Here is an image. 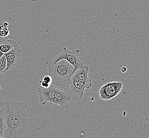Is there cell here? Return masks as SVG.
<instances>
[{"label": "cell", "instance_id": "obj_1", "mask_svg": "<svg viewBox=\"0 0 149 138\" xmlns=\"http://www.w3.org/2000/svg\"><path fill=\"white\" fill-rule=\"evenodd\" d=\"M35 109L22 101L4 104V138H17L25 131L27 122L35 114Z\"/></svg>", "mask_w": 149, "mask_h": 138}, {"label": "cell", "instance_id": "obj_2", "mask_svg": "<svg viewBox=\"0 0 149 138\" xmlns=\"http://www.w3.org/2000/svg\"><path fill=\"white\" fill-rule=\"evenodd\" d=\"M48 75L52 78L51 84L55 87H68L70 84V78L74 72V67L67 61H59L54 63L53 61L46 62Z\"/></svg>", "mask_w": 149, "mask_h": 138}, {"label": "cell", "instance_id": "obj_3", "mask_svg": "<svg viewBox=\"0 0 149 138\" xmlns=\"http://www.w3.org/2000/svg\"><path fill=\"white\" fill-rule=\"evenodd\" d=\"M79 49L70 51L65 47L63 52L60 54L57 55L54 59V62L56 63L61 60H66L74 67V71L82 67L83 64L79 58Z\"/></svg>", "mask_w": 149, "mask_h": 138}, {"label": "cell", "instance_id": "obj_4", "mask_svg": "<svg viewBox=\"0 0 149 138\" xmlns=\"http://www.w3.org/2000/svg\"><path fill=\"white\" fill-rule=\"evenodd\" d=\"M123 84L120 81H111L105 84L99 90L100 98L109 101L121 92Z\"/></svg>", "mask_w": 149, "mask_h": 138}, {"label": "cell", "instance_id": "obj_5", "mask_svg": "<svg viewBox=\"0 0 149 138\" xmlns=\"http://www.w3.org/2000/svg\"><path fill=\"white\" fill-rule=\"evenodd\" d=\"M4 55L6 56V68L4 72L20 67L21 65V49L17 44L13 49L4 54Z\"/></svg>", "mask_w": 149, "mask_h": 138}, {"label": "cell", "instance_id": "obj_6", "mask_svg": "<svg viewBox=\"0 0 149 138\" xmlns=\"http://www.w3.org/2000/svg\"><path fill=\"white\" fill-rule=\"evenodd\" d=\"M89 66L83 64L82 67L75 70L72 74L70 81H78L86 84L90 88L92 86V81L89 78Z\"/></svg>", "mask_w": 149, "mask_h": 138}, {"label": "cell", "instance_id": "obj_7", "mask_svg": "<svg viewBox=\"0 0 149 138\" xmlns=\"http://www.w3.org/2000/svg\"><path fill=\"white\" fill-rule=\"evenodd\" d=\"M56 88V87L52 84L48 88H44L42 87L38 88V96L41 105H45L47 103H49L51 104H53Z\"/></svg>", "mask_w": 149, "mask_h": 138}, {"label": "cell", "instance_id": "obj_8", "mask_svg": "<svg viewBox=\"0 0 149 138\" xmlns=\"http://www.w3.org/2000/svg\"><path fill=\"white\" fill-rule=\"evenodd\" d=\"M71 97L69 94L63 90L57 87L52 105H58L61 109H67L69 108V101Z\"/></svg>", "mask_w": 149, "mask_h": 138}, {"label": "cell", "instance_id": "obj_9", "mask_svg": "<svg viewBox=\"0 0 149 138\" xmlns=\"http://www.w3.org/2000/svg\"><path fill=\"white\" fill-rule=\"evenodd\" d=\"M69 87L71 92L79 96L80 98L83 97L85 89H89L85 83L78 81H70Z\"/></svg>", "mask_w": 149, "mask_h": 138}, {"label": "cell", "instance_id": "obj_10", "mask_svg": "<svg viewBox=\"0 0 149 138\" xmlns=\"http://www.w3.org/2000/svg\"><path fill=\"white\" fill-rule=\"evenodd\" d=\"M17 44L13 39L0 37V51L4 54L13 49Z\"/></svg>", "mask_w": 149, "mask_h": 138}, {"label": "cell", "instance_id": "obj_11", "mask_svg": "<svg viewBox=\"0 0 149 138\" xmlns=\"http://www.w3.org/2000/svg\"><path fill=\"white\" fill-rule=\"evenodd\" d=\"M4 104L5 102L0 101V134L3 135L4 118Z\"/></svg>", "mask_w": 149, "mask_h": 138}, {"label": "cell", "instance_id": "obj_12", "mask_svg": "<svg viewBox=\"0 0 149 138\" xmlns=\"http://www.w3.org/2000/svg\"><path fill=\"white\" fill-rule=\"evenodd\" d=\"M10 34V30L8 26H4L3 24L0 25V37H7Z\"/></svg>", "mask_w": 149, "mask_h": 138}, {"label": "cell", "instance_id": "obj_13", "mask_svg": "<svg viewBox=\"0 0 149 138\" xmlns=\"http://www.w3.org/2000/svg\"><path fill=\"white\" fill-rule=\"evenodd\" d=\"M6 68V56L3 54L0 58V75L4 73Z\"/></svg>", "mask_w": 149, "mask_h": 138}, {"label": "cell", "instance_id": "obj_14", "mask_svg": "<svg viewBox=\"0 0 149 138\" xmlns=\"http://www.w3.org/2000/svg\"><path fill=\"white\" fill-rule=\"evenodd\" d=\"M40 83H41V87H43L44 88H48L51 85V84L48 83V82H47L46 81L43 80L41 81Z\"/></svg>", "mask_w": 149, "mask_h": 138}, {"label": "cell", "instance_id": "obj_15", "mask_svg": "<svg viewBox=\"0 0 149 138\" xmlns=\"http://www.w3.org/2000/svg\"><path fill=\"white\" fill-rule=\"evenodd\" d=\"M43 81H46V82H48V83H49V84H52V78L50 77V76L49 75H46V76L43 78Z\"/></svg>", "mask_w": 149, "mask_h": 138}, {"label": "cell", "instance_id": "obj_16", "mask_svg": "<svg viewBox=\"0 0 149 138\" xmlns=\"http://www.w3.org/2000/svg\"><path fill=\"white\" fill-rule=\"evenodd\" d=\"M127 70V68L125 67V66L122 67V69H121V71L123 72V73H125V72H126Z\"/></svg>", "mask_w": 149, "mask_h": 138}, {"label": "cell", "instance_id": "obj_17", "mask_svg": "<svg viewBox=\"0 0 149 138\" xmlns=\"http://www.w3.org/2000/svg\"><path fill=\"white\" fill-rule=\"evenodd\" d=\"M2 24L4 25V26H8V27H9V23H7V22H6V21H4Z\"/></svg>", "mask_w": 149, "mask_h": 138}, {"label": "cell", "instance_id": "obj_18", "mask_svg": "<svg viewBox=\"0 0 149 138\" xmlns=\"http://www.w3.org/2000/svg\"><path fill=\"white\" fill-rule=\"evenodd\" d=\"M3 54L2 53V52H1V51H0V58L2 57V56L3 55Z\"/></svg>", "mask_w": 149, "mask_h": 138}, {"label": "cell", "instance_id": "obj_19", "mask_svg": "<svg viewBox=\"0 0 149 138\" xmlns=\"http://www.w3.org/2000/svg\"><path fill=\"white\" fill-rule=\"evenodd\" d=\"M0 138H3V135H1V134H0Z\"/></svg>", "mask_w": 149, "mask_h": 138}]
</instances>
